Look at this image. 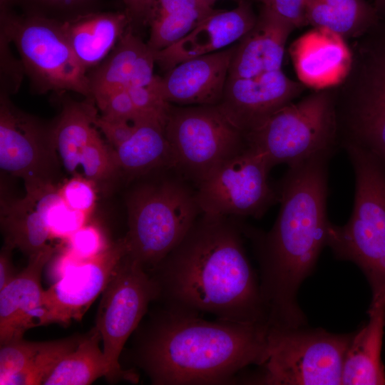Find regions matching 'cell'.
Here are the masks:
<instances>
[{
  "instance_id": "e575fe53",
  "label": "cell",
  "mask_w": 385,
  "mask_h": 385,
  "mask_svg": "<svg viewBox=\"0 0 385 385\" xmlns=\"http://www.w3.org/2000/svg\"><path fill=\"white\" fill-rule=\"evenodd\" d=\"M44 342H29L22 339L1 345L0 384L24 371L40 351Z\"/></svg>"
},
{
  "instance_id": "cb8c5ba5",
  "label": "cell",
  "mask_w": 385,
  "mask_h": 385,
  "mask_svg": "<svg viewBox=\"0 0 385 385\" xmlns=\"http://www.w3.org/2000/svg\"><path fill=\"white\" fill-rule=\"evenodd\" d=\"M134 122L135 129L130 138L113 148L121 175L134 180L160 170L173 169L165 122L152 117H141Z\"/></svg>"
},
{
  "instance_id": "7402d4cb",
  "label": "cell",
  "mask_w": 385,
  "mask_h": 385,
  "mask_svg": "<svg viewBox=\"0 0 385 385\" xmlns=\"http://www.w3.org/2000/svg\"><path fill=\"white\" fill-rule=\"evenodd\" d=\"M371 292L369 320L352 333L344 359L342 384H385V370L381 360L385 328V288Z\"/></svg>"
},
{
  "instance_id": "9c48e42d",
  "label": "cell",
  "mask_w": 385,
  "mask_h": 385,
  "mask_svg": "<svg viewBox=\"0 0 385 385\" xmlns=\"http://www.w3.org/2000/svg\"><path fill=\"white\" fill-rule=\"evenodd\" d=\"M165 127L173 169L195 188L247 146L245 133L217 105L170 104Z\"/></svg>"
},
{
  "instance_id": "7a4b0ae2",
  "label": "cell",
  "mask_w": 385,
  "mask_h": 385,
  "mask_svg": "<svg viewBox=\"0 0 385 385\" xmlns=\"http://www.w3.org/2000/svg\"><path fill=\"white\" fill-rule=\"evenodd\" d=\"M333 155L322 153L288 165L276 185L280 208L271 230L260 233L245 228L260 265V288L270 327L307 325L297 292L327 246L328 166Z\"/></svg>"
},
{
  "instance_id": "7c38bea8",
  "label": "cell",
  "mask_w": 385,
  "mask_h": 385,
  "mask_svg": "<svg viewBox=\"0 0 385 385\" xmlns=\"http://www.w3.org/2000/svg\"><path fill=\"white\" fill-rule=\"evenodd\" d=\"M61 162L48 125L0 93V168L24 180L26 192L56 184Z\"/></svg>"
},
{
  "instance_id": "f35d334b",
  "label": "cell",
  "mask_w": 385,
  "mask_h": 385,
  "mask_svg": "<svg viewBox=\"0 0 385 385\" xmlns=\"http://www.w3.org/2000/svg\"><path fill=\"white\" fill-rule=\"evenodd\" d=\"M1 93L11 95L18 91L24 73L21 61L15 60L9 48L11 43L0 35Z\"/></svg>"
},
{
  "instance_id": "4dcf8cb0",
  "label": "cell",
  "mask_w": 385,
  "mask_h": 385,
  "mask_svg": "<svg viewBox=\"0 0 385 385\" xmlns=\"http://www.w3.org/2000/svg\"><path fill=\"white\" fill-rule=\"evenodd\" d=\"M351 63L385 88V19L350 46Z\"/></svg>"
},
{
  "instance_id": "2e32d148",
  "label": "cell",
  "mask_w": 385,
  "mask_h": 385,
  "mask_svg": "<svg viewBox=\"0 0 385 385\" xmlns=\"http://www.w3.org/2000/svg\"><path fill=\"white\" fill-rule=\"evenodd\" d=\"M235 46L186 60L158 76L157 88L161 98L178 106L218 105Z\"/></svg>"
},
{
  "instance_id": "ab89813d",
  "label": "cell",
  "mask_w": 385,
  "mask_h": 385,
  "mask_svg": "<svg viewBox=\"0 0 385 385\" xmlns=\"http://www.w3.org/2000/svg\"><path fill=\"white\" fill-rule=\"evenodd\" d=\"M294 29L307 26L306 9L309 0H257Z\"/></svg>"
},
{
  "instance_id": "ee69618b",
  "label": "cell",
  "mask_w": 385,
  "mask_h": 385,
  "mask_svg": "<svg viewBox=\"0 0 385 385\" xmlns=\"http://www.w3.org/2000/svg\"><path fill=\"white\" fill-rule=\"evenodd\" d=\"M374 6L381 19H385V0H374Z\"/></svg>"
},
{
  "instance_id": "f6af8a7d",
  "label": "cell",
  "mask_w": 385,
  "mask_h": 385,
  "mask_svg": "<svg viewBox=\"0 0 385 385\" xmlns=\"http://www.w3.org/2000/svg\"><path fill=\"white\" fill-rule=\"evenodd\" d=\"M205 1H206L207 3H209L210 5L212 6V5L214 4V3H215L217 0H205ZM237 1H241V0H237Z\"/></svg>"
},
{
  "instance_id": "60d3db41",
  "label": "cell",
  "mask_w": 385,
  "mask_h": 385,
  "mask_svg": "<svg viewBox=\"0 0 385 385\" xmlns=\"http://www.w3.org/2000/svg\"><path fill=\"white\" fill-rule=\"evenodd\" d=\"M96 127L105 135L113 148L126 141L135 129L134 120L111 119L98 115L95 120Z\"/></svg>"
},
{
  "instance_id": "8fae6325",
  "label": "cell",
  "mask_w": 385,
  "mask_h": 385,
  "mask_svg": "<svg viewBox=\"0 0 385 385\" xmlns=\"http://www.w3.org/2000/svg\"><path fill=\"white\" fill-rule=\"evenodd\" d=\"M270 170L265 158L247 145L195 188L201 212L237 218L262 217L278 202L277 188L268 179Z\"/></svg>"
},
{
  "instance_id": "4fadbf2b",
  "label": "cell",
  "mask_w": 385,
  "mask_h": 385,
  "mask_svg": "<svg viewBox=\"0 0 385 385\" xmlns=\"http://www.w3.org/2000/svg\"><path fill=\"white\" fill-rule=\"evenodd\" d=\"M339 147L349 143L385 165V88L357 66L331 88Z\"/></svg>"
},
{
  "instance_id": "f546056e",
  "label": "cell",
  "mask_w": 385,
  "mask_h": 385,
  "mask_svg": "<svg viewBox=\"0 0 385 385\" xmlns=\"http://www.w3.org/2000/svg\"><path fill=\"white\" fill-rule=\"evenodd\" d=\"M26 196L43 217L51 237L66 240L88 222L90 216L71 208L60 195L56 184L26 192Z\"/></svg>"
},
{
  "instance_id": "ac0fdd59",
  "label": "cell",
  "mask_w": 385,
  "mask_h": 385,
  "mask_svg": "<svg viewBox=\"0 0 385 385\" xmlns=\"http://www.w3.org/2000/svg\"><path fill=\"white\" fill-rule=\"evenodd\" d=\"M289 51L299 82L314 90L338 85L351 63L345 39L324 28L314 27L292 42Z\"/></svg>"
},
{
  "instance_id": "836d02e7",
  "label": "cell",
  "mask_w": 385,
  "mask_h": 385,
  "mask_svg": "<svg viewBox=\"0 0 385 385\" xmlns=\"http://www.w3.org/2000/svg\"><path fill=\"white\" fill-rule=\"evenodd\" d=\"M79 165L83 175L97 183L122 175L113 155V148L101 138L98 130L82 150Z\"/></svg>"
},
{
  "instance_id": "5b68a950",
  "label": "cell",
  "mask_w": 385,
  "mask_h": 385,
  "mask_svg": "<svg viewBox=\"0 0 385 385\" xmlns=\"http://www.w3.org/2000/svg\"><path fill=\"white\" fill-rule=\"evenodd\" d=\"M355 175L352 213L342 226L331 223L327 246L336 258L354 263L371 292L385 288V165L352 143L341 145Z\"/></svg>"
},
{
  "instance_id": "d6a6232c",
  "label": "cell",
  "mask_w": 385,
  "mask_h": 385,
  "mask_svg": "<svg viewBox=\"0 0 385 385\" xmlns=\"http://www.w3.org/2000/svg\"><path fill=\"white\" fill-rule=\"evenodd\" d=\"M9 6H19L23 14L64 23L98 11L100 0H1Z\"/></svg>"
},
{
  "instance_id": "d6986e66",
  "label": "cell",
  "mask_w": 385,
  "mask_h": 385,
  "mask_svg": "<svg viewBox=\"0 0 385 385\" xmlns=\"http://www.w3.org/2000/svg\"><path fill=\"white\" fill-rule=\"evenodd\" d=\"M154 51L130 26L108 56L88 73L91 98L95 103L111 93L151 85L155 78Z\"/></svg>"
},
{
  "instance_id": "e0dca14e",
  "label": "cell",
  "mask_w": 385,
  "mask_h": 385,
  "mask_svg": "<svg viewBox=\"0 0 385 385\" xmlns=\"http://www.w3.org/2000/svg\"><path fill=\"white\" fill-rule=\"evenodd\" d=\"M257 17L248 0L239 1L232 10L218 9L176 43L154 51L155 64L167 72L186 60L226 48L252 29Z\"/></svg>"
},
{
  "instance_id": "ba28073f",
  "label": "cell",
  "mask_w": 385,
  "mask_h": 385,
  "mask_svg": "<svg viewBox=\"0 0 385 385\" xmlns=\"http://www.w3.org/2000/svg\"><path fill=\"white\" fill-rule=\"evenodd\" d=\"M352 333L321 328L268 327L262 371L247 384L267 385L342 384L344 356Z\"/></svg>"
},
{
  "instance_id": "44dd1931",
  "label": "cell",
  "mask_w": 385,
  "mask_h": 385,
  "mask_svg": "<svg viewBox=\"0 0 385 385\" xmlns=\"http://www.w3.org/2000/svg\"><path fill=\"white\" fill-rule=\"evenodd\" d=\"M294 29L262 6L255 26L236 43L227 78H255L281 70L285 44Z\"/></svg>"
},
{
  "instance_id": "8d00e7d4",
  "label": "cell",
  "mask_w": 385,
  "mask_h": 385,
  "mask_svg": "<svg viewBox=\"0 0 385 385\" xmlns=\"http://www.w3.org/2000/svg\"><path fill=\"white\" fill-rule=\"evenodd\" d=\"M66 241V248L82 260L98 255L111 245L107 243L100 227L88 222L73 232Z\"/></svg>"
},
{
  "instance_id": "30bf717a",
  "label": "cell",
  "mask_w": 385,
  "mask_h": 385,
  "mask_svg": "<svg viewBox=\"0 0 385 385\" xmlns=\"http://www.w3.org/2000/svg\"><path fill=\"white\" fill-rule=\"evenodd\" d=\"M96 327L100 332L103 351L108 365V382L138 381L132 370H124L120 363L123 349L155 302L158 289L152 276L128 254L114 270L102 292Z\"/></svg>"
},
{
  "instance_id": "ffe728a7",
  "label": "cell",
  "mask_w": 385,
  "mask_h": 385,
  "mask_svg": "<svg viewBox=\"0 0 385 385\" xmlns=\"http://www.w3.org/2000/svg\"><path fill=\"white\" fill-rule=\"evenodd\" d=\"M54 252L49 245L30 257L27 266L0 290L1 345L22 339L26 330L38 326L44 291L41 273Z\"/></svg>"
},
{
  "instance_id": "d590c367",
  "label": "cell",
  "mask_w": 385,
  "mask_h": 385,
  "mask_svg": "<svg viewBox=\"0 0 385 385\" xmlns=\"http://www.w3.org/2000/svg\"><path fill=\"white\" fill-rule=\"evenodd\" d=\"M96 184L85 176L74 175L58 185V190L71 208L90 216L97 200Z\"/></svg>"
},
{
  "instance_id": "74e56055",
  "label": "cell",
  "mask_w": 385,
  "mask_h": 385,
  "mask_svg": "<svg viewBox=\"0 0 385 385\" xmlns=\"http://www.w3.org/2000/svg\"><path fill=\"white\" fill-rule=\"evenodd\" d=\"M101 115L111 119L135 120L141 116L135 108L127 89L116 91L96 103Z\"/></svg>"
},
{
  "instance_id": "f1b7e54d",
  "label": "cell",
  "mask_w": 385,
  "mask_h": 385,
  "mask_svg": "<svg viewBox=\"0 0 385 385\" xmlns=\"http://www.w3.org/2000/svg\"><path fill=\"white\" fill-rule=\"evenodd\" d=\"M100 332L95 326L83 335L77 346L56 366L43 385H88L108 374V365Z\"/></svg>"
},
{
  "instance_id": "83f0119b",
  "label": "cell",
  "mask_w": 385,
  "mask_h": 385,
  "mask_svg": "<svg viewBox=\"0 0 385 385\" xmlns=\"http://www.w3.org/2000/svg\"><path fill=\"white\" fill-rule=\"evenodd\" d=\"M1 226L5 242L34 256L46 248L51 237L48 225L27 196L14 202H1Z\"/></svg>"
},
{
  "instance_id": "484cf974",
  "label": "cell",
  "mask_w": 385,
  "mask_h": 385,
  "mask_svg": "<svg viewBox=\"0 0 385 385\" xmlns=\"http://www.w3.org/2000/svg\"><path fill=\"white\" fill-rule=\"evenodd\" d=\"M94 101H64L61 112L53 123V143L64 169L76 175L82 150L98 131V115Z\"/></svg>"
},
{
  "instance_id": "4316f807",
  "label": "cell",
  "mask_w": 385,
  "mask_h": 385,
  "mask_svg": "<svg viewBox=\"0 0 385 385\" xmlns=\"http://www.w3.org/2000/svg\"><path fill=\"white\" fill-rule=\"evenodd\" d=\"M307 24L324 28L344 39L356 38L381 19L365 0H309Z\"/></svg>"
},
{
  "instance_id": "b9f144b4",
  "label": "cell",
  "mask_w": 385,
  "mask_h": 385,
  "mask_svg": "<svg viewBox=\"0 0 385 385\" xmlns=\"http://www.w3.org/2000/svg\"><path fill=\"white\" fill-rule=\"evenodd\" d=\"M13 248L4 245L0 254V290L6 286L17 274L11 262V251Z\"/></svg>"
},
{
  "instance_id": "1f68e13d",
  "label": "cell",
  "mask_w": 385,
  "mask_h": 385,
  "mask_svg": "<svg viewBox=\"0 0 385 385\" xmlns=\"http://www.w3.org/2000/svg\"><path fill=\"white\" fill-rule=\"evenodd\" d=\"M83 337L77 334L44 342L30 364L24 371L9 379L4 385L43 384L58 362L77 346Z\"/></svg>"
},
{
  "instance_id": "3957f363",
  "label": "cell",
  "mask_w": 385,
  "mask_h": 385,
  "mask_svg": "<svg viewBox=\"0 0 385 385\" xmlns=\"http://www.w3.org/2000/svg\"><path fill=\"white\" fill-rule=\"evenodd\" d=\"M147 314L126 354L153 384H233L239 371L265 360L267 324L208 321L160 304Z\"/></svg>"
},
{
  "instance_id": "6da1fadb",
  "label": "cell",
  "mask_w": 385,
  "mask_h": 385,
  "mask_svg": "<svg viewBox=\"0 0 385 385\" xmlns=\"http://www.w3.org/2000/svg\"><path fill=\"white\" fill-rule=\"evenodd\" d=\"M245 235L239 218L202 212L183 240L148 272L158 289L155 302L222 320L267 324Z\"/></svg>"
},
{
  "instance_id": "277c9868",
  "label": "cell",
  "mask_w": 385,
  "mask_h": 385,
  "mask_svg": "<svg viewBox=\"0 0 385 385\" xmlns=\"http://www.w3.org/2000/svg\"><path fill=\"white\" fill-rule=\"evenodd\" d=\"M125 202L128 255L148 272L183 240L202 213L195 188L172 168L137 183Z\"/></svg>"
},
{
  "instance_id": "52a82bcc",
  "label": "cell",
  "mask_w": 385,
  "mask_h": 385,
  "mask_svg": "<svg viewBox=\"0 0 385 385\" xmlns=\"http://www.w3.org/2000/svg\"><path fill=\"white\" fill-rule=\"evenodd\" d=\"M245 135L247 145L271 168L336 153L339 144L331 88L314 90L297 103L284 106Z\"/></svg>"
},
{
  "instance_id": "603a6c76",
  "label": "cell",
  "mask_w": 385,
  "mask_h": 385,
  "mask_svg": "<svg viewBox=\"0 0 385 385\" xmlns=\"http://www.w3.org/2000/svg\"><path fill=\"white\" fill-rule=\"evenodd\" d=\"M132 21L126 11H96L63 23L68 43L88 71L111 52Z\"/></svg>"
},
{
  "instance_id": "5bb4252c",
  "label": "cell",
  "mask_w": 385,
  "mask_h": 385,
  "mask_svg": "<svg viewBox=\"0 0 385 385\" xmlns=\"http://www.w3.org/2000/svg\"><path fill=\"white\" fill-rule=\"evenodd\" d=\"M128 254L124 237L98 255L83 260L43 291L38 326L81 320L103 292L114 270Z\"/></svg>"
},
{
  "instance_id": "d4e9b609",
  "label": "cell",
  "mask_w": 385,
  "mask_h": 385,
  "mask_svg": "<svg viewBox=\"0 0 385 385\" xmlns=\"http://www.w3.org/2000/svg\"><path fill=\"white\" fill-rule=\"evenodd\" d=\"M217 10L205 0H150L145 20L150 26L147 44L153 51L165 48Z\"/></svg>"
},
{
  "instance_id": "8992f818",
  "label": "cell",
  "mask_w": 385,
  "mask_h": 385,
  "mask_svg": "<svg viewBox=\"0 0 385 385\" xmlns=\"http://www.w3.org/2000/svg\"><path fill=\"white\" fill-rule=\"evenodd\" d=\"M0 16V35L15 46L36 92L73 91L91 98L88 71L74 54L63 23L18 14L2 2Z\"/></svg>"
},
{
  "instance_id": "9a60e30c",
  "label": "cell",
  "mask_w": 385,
  "mask_h": 385,
  "mask_svg": "<svg viewBox=\"0 0 385 385\" xmlns=\"http://www.w3.org/2000/svg\"><path fill=\"white\" fill-rule=\"evenodd\" d=\"M304 88L301 82L289 78L282 69L255 78H227L222 100L217 106L245 134L292 102Z\"/></svg>"
},
{
  "instance_id": "7bdbcfd3",
  "label": "cell",
  "mask_w": 385,
  "mask_h": 385,
  "mask_svg": "<svg viewBox=\"0 0 385 385\" xmlns=\"http://www.w3.org/2000/svg\"><path fill=\"white\" fill-rule=\"evenodd\" d=\"M125 5V11L130 16L132 23H143L148 14L150 0H123Z\"/></svg>"
}]
</instances>
